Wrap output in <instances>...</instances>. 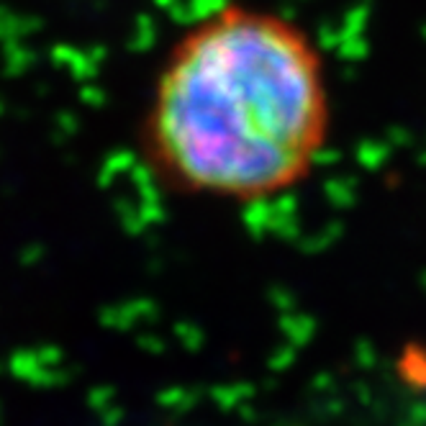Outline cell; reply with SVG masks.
Listing matches in <instances>:
<instances>
[{
    "label": "cell",
    "mask_w": 426,
    "mask_h": 426,
    "mask_svg": "<svg viewBox=\"0 0 426 426\" xmlns=\"http://www.w3.org/2000/svg\"><path fill=\"white\" fill-rule=\"evenodd\" d=\"M329 134V72L309 28L267 6L224 3L170 46L142 142L175 191L254 203L298 188Z\"/></svg>",
    "instance_id": "1"
}]
</instances>
